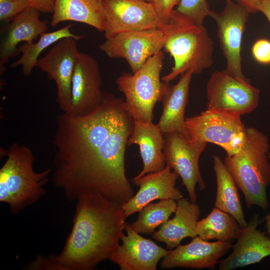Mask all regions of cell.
I'll return each instance as SVG.
<instances>
[{"mask_svg": "<svg viewBox=\"0 0 270 270\" xmlns=\"http://www.w3.org/2000/svg\"><path fill=\"white\" fill-rule=\"evenodd\" d=\"M56 120L52 180L70 201L96 194L122 206L134 196L124 160L134 120L124 99L104 92L92 112H62Z\"/></svg>", "mask_w": 270, "mask_h": 270, "instance_id": "obj_1", "label": "cell"}, {"mask_svg": "<svg viewBox=\"0 0 270 270\" xmlns=\"http://www.w3.org/2000/svg\"><path fill=\"white\" fill-rule=\"evenodd\" d=\"M70 233L58 255L65 270H92L110 260L124 234L122 206L100 195L86 194L76 200Z\"/></svg>", "mask_w": 270, "mask_h": 270, "instance_id": "obj_2", "label": "cell"}, {"mask_svg": "<svg viewBox=\"0 0 270 270\" xmlns=\"http://www.w3.org/2000/svg\"><path fill=\"white\" fill-rule=\"evenodd\" d=\"M268 136L258 129L246 128V141L237 153L226 155L224 164L242 192L248 208L256 206L266 210V188L270 184Z\"/></svg>", "mask_w": 270, "mask_h": 270, "instance_id": "obj_3", "label": "cell"}, {"mask_svg": "<svg viewBox=\"0 0 270 270\" xmlns=\"http://www.w3.org/2000/svg\"><path fill=\"white\" fill-rule=\"evenodd\" d=\"M166 40L164 49L172 57L174 66L162 80L170 82L190 72L200 74L213 64L214 42L206 28L198 26L174 10L168 22L160 27Z\"/></svg>", "mask_w": 270, "mask_h": 270, "instance_id": "obj_4", "label": "cell"}, {"mask_svg": "<svg viewBox=\"0 0 270 270\" xmlns=\"http://www.w3.org/2000/svg\"><path fill=\"white\" fill-rule=\"evenodd\" d=\"M6 155L7 159L0 169V202L8 204L10 212L16 214L46 194L44 186L52 169L36 172L34 156L23 144H12Z\"/></svg>", "mask_w": 270, "mask_h": 270, "instance_id": "obj_5", "label": "cell"}, {"mask_svg": "<svg viewBox=\"0 0 270 270\" xmlns=\"http://www.w3.org/2000/svg\"><path fill=\"white\" fill-rule=\"evenodd\" d=\"M164 54L162 50L150 57L138 71L124 72L116 80L125 97V107L134 120L152 122L156 104L162 102L170 84L160 79Z\"/></svg>", "mask_w": 270, "mask_h": 270, "instance_id": "obj_6", "label": "cell"}, {"mask_svg": "<svg viewBox=\"0 0 270 270\" xmlns=\"http://www.w3.org/2000/svg\"><path fill=\"white\" fill-rule=\"evenodd\" d=\"M241 116L234 112L206 109L199 115L186 118L190 138L222 148L226 155L238 152L246 141V128Z\"/></svg>", "mask_w": 270, "mask_h": 270, "instance_id": "obj_7", "label": "cell"}, {"mask_svg": "<svg viewBox=\"0 0 270 270\" xmlns=\"http://www.w3.org/2000/svg\"><path fill=\"white\" fill-rule=\"evenodd\" d=\"M207 109L234 112L240 116L253 112L258 106L260 90L250 80H244L215 70L206 86Z\"/></svg>", "mask_w": 270, "mask_h": 270, "instance_id": "obj_8", "label": "cell"}, {"mask_svg": "<svg viewBox=\"0 0 270 270\" xmlns=\"http://www.w3.org/2000/svg\"><path fill=\"white\" fill-rule=\"evenodd\" d=\"M164 136L163 153L166 166L180 177L192 202H196V187L203 190L206 186L199 168V160L207 143L194 140L177 132Z\"/></svg>", "mask_w": 270, "mask_h": 270, "instance_id": "obj_9", "label": "cell"}, {"mask_svg": "<svg viewBox=\"0 0 270 270\" xmlns=\"http://www.w3.org/2000/svg\"><path fill=\"white\" fill-rule=\"evenodd\" d=\"M165 40L164 31L158 28L118 33L106 38L99 48L110 58L124 59L134 73L162 51Z\"/></svg>", "mask_w": 270, "mask_h": 270, "instance_id": "obj_10", "label": "cell"}, {"mask_svg": "<svg viewBox=\"0 0 270 270\" xmlns=\"http://www.w3.org/2000/svg\"><path fill=\"white\" fill-rule=\"evenodd\" d=\"M250 12L240 4L226 0L223 10H210L208 16L217 24L220 48L226 60L228 74L247 80L242 72L241 45L246 22Z\"/></svg>", "mask_w": 270, "mask_h": 270, "instance_id": "obj_11", "label": "cell"}, {"mask_svg": "<svg viewBox=\"0 0 270 270\" xmlns=\"http://www.w3.org/2000/svg\"><path fill=\"white\" fill-rule=\"evenodd\" d=\"M72 38H63L39 58L36 66L47 74L56 86V102L62 112L68 113L71 102L72 80L79 54L77 42Z\"/></svg>", "mask_w": 270, "mask_h": 270, "instance_id": "obj_12", "label": "cell"}, {"mask_svg": "<svg viewBox=\"0 0 270 270\" xmlns=\"http://www.w3.org/2000/svg\"><path fill=\"white\" fill-rule=\"evenodd\" d=\"M106 38L118 33L160 28L162 24L152 2L104 0Z\"/></svg>", "mask_w": 270, "mask_h": 270, "instance_id": "obj_13", "label": "cell"}, {"mask_svg": "<svg viewBox=\"0 0 270 270\" xmlns=\"http://www.w3.org/2000/svg\"><path fill=\"white\" fill-rule=\"evenodd\" d=\"M103 94L98 62L91 55L80 52L72 78L70 106L66 114L78 116L92 112L100 104Z\"/></svg>", "mask_w": 270, "mask_h": 270, "instance_id": "obj_14", "label": "cell"}, {"mask_svg": "<svg viewBox=\"0 0 270 270\" xmlns=\"http://www.w3.org/2000/svg\"><path fill=\"white\" fill-rule=\"evenodd\" d=\"M124 230L127 234L121 238L122 244H120L110 260L121 270H156L159 261L170 250L140 236L128 222H125Z\"/></svg>", "mask_w": 270, "mask_h": 270, "instance_id": "obj_15", "label": "cell"}, {"mask_svg": "<svg viewBox=\"0 0 270 270\" xmlns=\"http://www.w3.org/2000/svg\"><path fill=\"white\" fill-rule=\"evenodd\" d=\"M232 248L230 242H209L198 236L190 243L180 244L170 251L162 260V268H174L213 269L220 259Z\"/></svg>", "mask_w": 270, "mask_h": 270, "instance_id": "obj_16", "label": "cell"}, {"mask_svg": "<svg viewBox=\"0 0 270 270\" xmlns=\"http://www.w3.org/2000/svg\"><path fill=\"white\" fill-rule=\"evenodd\" d=\"M261 222L258 214L251 218L232 245V253L218 262L219 270H233L258 263L270 256V238L258 228Z\"/></svg>", "mask_w": 270, "mask_h": 270, "instance_id": "obj_17", "label": "cell"}, {"mask_svg": "<svg viewBox=\"0 0 270 270\" xmlns=\"http://www.w3.org/2000/svg\"><path fill=\"white\" fill-rule=\"evenodd\" d=\"M178 175L166 165L162 170L135 177L132 182L140 186L135 195L122 205L126 218L140 212L146 206L156 200L172 199L178 201L182 195L176 187Z\"/></svg>", "mask_w": 270, "mask_h": 270, "instance_id": "obj_18", "label": "cell"}, {"mask_svg": "<svg viewBox=\"0 0 270 270\" xmlns=\"http://www.w3.org/2000/svg\"><path fill=\"white\" fill-rule=\"evenodd\" d=\"M40 12L28 6L10 22L0 45V72H4L5 64L19 52L18 44L31 43L46 32L48 21L40 19Z\"/></svg>", "mask_w": 270, "mask_h": 270, "instance_id": "obj_19", "label": "cell"}, {"mask_svg": "<svg viewBox=\"0 0 270 270\" xmlns=\"http://www.w3.org/2000/svg\"><path fill=\"white\" fill-rule=\"evenodd\" d=\"M200 212V207L196 202L182 198L177 201L174 218L153 233V238L164 243L168 250L175 248L184 238L198 236L197 222Z\"/></svg>", "mask_w": 270, "mask_h": 270, "instance_id": "obj_20", "label": "cell"}, {"mask_svg": "<svg viewBox=\"0 0 270 270\" xmlns=\"http://www.w3.org/2000/svg\"><path fill=\"white\" fill-rule=\"evenodd\" d=\"M158 124L152 122L134 120L132 132L128 146L138 144L142 160V170L136 177L156 172L163 170L166 164L163 153L164 138Z\"/></svg>", "mask_w": 270, "mask_h": 270, "instance_id": "obj_21", "label": "cell"}, {"mask_svg": "<svg viewBox=\"0 0 270 270\" xmlns=\"http://www.w3.org/2000/svg\"><path fill=\"white\" fill-rule=\"evenodd\" d=\"M192 75L190 72L182 74L178 82L170 86L162 101V110L157 124L164 135L177 132L190 138L185 126L184 112Z\"/></svg>", "mask_w": 270, "mask_h": 270, "instance_id": "obj_22", "label": "cell"}, {"mask_svg": "<svg viewBox=\"0 0 270 270\" xmlns=\"http://www.w3.org/2000/svg\"><path fill=\"white\" fill-rule=\"evenodd\" d=\"M104 0H55L50 24L72 21L91 26L104 32L106 14Z\"/></svg>", "mask_w": 270, "mask_h": 270, "instance_id": "obj_23", "label": "cell"}, {"mask_svg": "<svg viewBox=\"0 0 270 270\" xmlns=\"http://www.w3.org/2000/svg\"><path fill=\"white\" fill-rule=\"evenodd\" d=\"M216 182L214 206L233 216L242 228L248 222L244 218L238 186L224 162L217 156H213Z\"/></svg>", "mask_w": 270, "mask_h": 270, "instance_id": "obj_24", "label": "cell"}, {"mask_svg": "<svg viewBox=\"0 0 270 270\" xmlns=\"http://www.w3.org/2000/svg\"><path fill=\"white\" fill-rule=\"evenodd\" d=\"M72 24H68L65 26L50 32L42 34L36 42H24L18 48L20 57L12 62L11 66L16 68L22 66V72L25 76H30L36 66L39 56L42 52L52 44L66 38H72L77 40L84 38V36L74 34L70 30Z\"/></svg>", "mask_w": 270, "mask_h": 270, "instance_id": "obj_25", "label": "cell"}, {"mask_svg": "<svg viewBox=\"0 0 270 270\" xmlns=\"http://www.w3.org/2000/svg\"><path fill=\"white\" fill-rule=\"evenodd\" d=\"M242 228L233 216L214 206L206 218L198 220L196 232L205 240L230 242L237 238Z\"/></svg>", "mask_w": 270, "mask_h": 270, "instance_id": "obj_26", "label": "cell"}, {"mask_svg": "<svg viewBox=\"0 0 270 270\" xmlns=\"http://www.w3.org/2000/svg\"><path fill=\"white\" fill-rule=\"evenodd\" d=\"M176 206L177 202L172 199L150 203L140 212L137 220L130 225L138 234H153L157 227L169 220Z\"/></svg>", "mask_w": 270, "mask_h": 270, "instance_id": "obj_27", "label": "cell"}, {"mask_svg": "<svg viewBox=\"0 0 270 270\" xmlns=\"http://www.w3.org/2000/svg\"><path fill=\"white\" fill-rule=\"evenodd\" d=\"M174 10L192 24L201 26L210 10L206 0H180Z\"/></svg>", "mask_w": 270, "mask_h": 270, "instance_id": "obj_28", "label": "cell"}, {"mask_svg": "<svg viewBox=\"0 0 270 270\" xmlns=\"http://www.w3.org/2000/svg\"><path fill=\"white\" fill-rule=\"evenodd\" d=\"M29 6L27 0L0 2V20L9 23Z\"/></svg>", "mask_w": 270, "mask_h": 270, "instance_id": "obj_29", "label": "cell"}, {"mask_svg": "<svg viewBox=\"0 0 270 270\" xmlns=\"http://www.w3.org/2000/svg\"><path fill=\"white\" fill-rule=\"evenodd\" d=\"M24 268L25 270H65L56 260L55 255L47 257L38 255Z\"/></svg>", "mask_w": 270, "mask_h": 270, "instance_id": "obj_30", "label": "cell"}, {"mask_svg": "<svg viewBox=\"0 0 270 270\" xmlns=\"http://www.w3.org/2000/svg\"><path fill=\"white\" fill-rule=\"evenodd\" d=\"M179 2L180 0H152V2L162 24L168 22L174 6H178Z\"/></svg>", "mask_w": 270, "mask_h": 270, "instance_id": "obj_31", "label": "cell"}, {"mask_svg": "<svg viewBox=\"0 0 270 270\" xmlns=\"http://www.w3.org/2000/svg\"><path fill=\"white\" fill-rule=\"evenodd\" d=\"M252 56L256 62L264 64H270V41L266 38L257 40L252 48Z\"/></svg>", "mask_w": 270, "mask_h": 270, "instance_id": "obj_32", "label": "cell"}, {"mask_svg": "<svg viewBox=\"0 0 270 270\" xmlns=\"http://www.w3.org/2000/svg\"><path fill=\"white\" fill-rule=\"evenodd\" d=\"M29 6L41 13L52 14L55 0H27Z\"/></svg>", "mask_w": 270, "mask_h": 270, "instance_id": "obj_33", "label": "cell"}, {"mask_svg": "<svg viewBox=\"0 0 270 270\" xmlns=\"http://www.w3.org/2000/svg\"><path fill=\"white\" fill-rule=\"evenodd\" d=\"M237 3L247 8L250 13L258 12V6L262 0H236Z\"/></svg>", "mask_w": 270, "mask_h": 270, "instance_id": "obj_34", "label": "cell"}, {"mask_svg": "<svg viewBox=\"0 0 270 270\" xmlns=\"http://www.w3.org/2000/svg\"><path fill=\"white\" fill-rule=\"evenodd\" d=\"M258 10L266 16L270 24V0H262L258 6Z\"/></svg>", "mask_w": 270, "mask_h": 270, "instance_id": "obj_35", "label": "cell"}, {"mask_svg": "<svg viewBox=\"0 0 270 270\" xmlns=\"http://www.w3.org/2000/svg\"><path fill=\"white\" fill-rule=\"evenodd\" d=\"M264 220L266 222V233L270 235V213L264 217Z\"/></svg>", "mask_w": 270, "mask_h": 270, "instance_id": "obj_36", "label": "cell"}, {"mask_svg": "<svg viewBox=\"0 0 270 270\" xmlns=\"http://www.w3.org/2000/svg\"><path fill=\"white\" fill-rule=\"evenodd\" d=\"M268 157L269 159L270 160V151L268 154Z\"/></svg>", "mask_w": 270, "mask_h": 270, "instance_id": "obj_37", "label": "cell"}, {"mask_svg": "<svg viewBox=\"0 0 270 270\" xmlns=\"http://www.w3.org/2000/svg\"><path fill=\"white\" fill-rule=\"evenodd\" d=\"M146 1L149 2H152V0H145Z\"/></svg>", "mask_w": 270, "mask_h": 270, "instance_id": "obj_38", "label": "cell"}, {"mask_svg": "<svg viewBox=\"0 0 270 270\" xmlns=\"http://www.w3.org/2000/svg\"><path fill=\"white\" fill-rule=\"evenodd\" d=\"M269 131H270V128H269Z\"/></svg>", "mask_w": 270, "mask_h": 270, "instance_id": "obj_39", "label": "cell"}]
</instances>
